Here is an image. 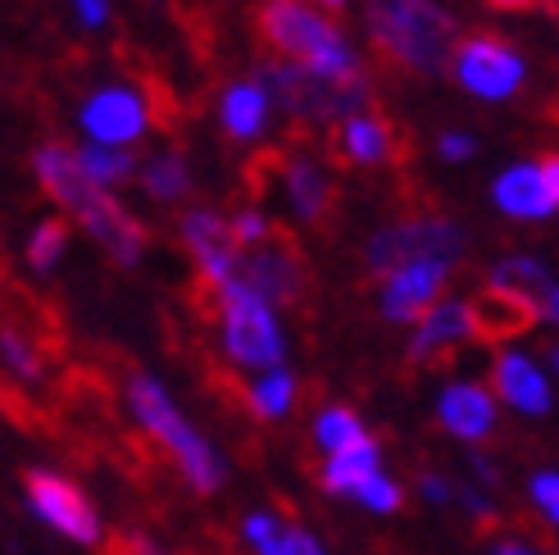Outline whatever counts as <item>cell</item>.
I'll use <instances>...</instances> for the list:
<instances>
[{
	"label": "cell",
	"mask_w": 559,
	"mask_h": 555,
	"mask_svg": "<svg viewBox=\"0 0 559 555\" xmlns=\"http://www.w3.org/2000/svg\"><path fill=\"white\" fill-rule=\"evenodd\" d=\"M369 33L373 46L396 69L441 73L455 46V19L437 0H369Z\"/></svg>",
	"instance_id": "cell-1"
},
{
	"label": "cell",
	"mask_w": 559,
	"mask_h": 555,
	"mask_svg": "<svg viewBox=\"0 0 559 555\" xmlns=\"http://www.w3.org/2000/svg\"><path fill=\"white\" fill-rule=\"evenodd\" d=\"M255 27L283 60H292L300 69H314L328 78L359 73V55L350 50V42L323 14L300 5V0H264L255 10Z\"/></svg>",
	"instance_id": "cell-2"
},
{
	"label": "cell",
	"mask_w": 559,
	"mask_h": 555,
	"mask_svg": "<svg viewBox=\"0 0 559 555\" xmlns=\"http://www.w3.org/2000/svg\"><path fill=\"white\" fill-rule=\"evenodd\" d=\"M128 405L136 414V424H142L164 451H169V460L178 464V474L195 492H214L223 483L218 456L210 451V441L182 420V410L174 405L169 392H164V382H155L151 374H132L128 378Z\"/></svg>",
	"instance_id": "cell-3"
},
{
	"label": "cell",
	"mask_w": 559,
	"mask_h": 555,
	"mask_svg": "<svg viewBox=\"0 0 559 555\" xmlns=\"http://www.w3.org/2000/svg\"><path fill=\"white\" fill-rule=\"evenodd\" d=\"M260 82L287 115H296L305 123H337V119H350L369 105V78L365 73L328 78V73H314V69H300L292 60H283V64L273 60V64H264Z\"/></svg>",
	"instance_id": "cell-4"
},
{
	"label": "cell",
	"mask_w": 559,
	"mask_h": 555,
	"mask_svg": "<svg viewBox=\"0 0 559 555\" xmlns=\"http://www.w3.org/2000/svg\"><path fill=\"white\" fill-rule=\"evenodd\" d=\"M460 256H464V228L451 224V219H441V214H424V210L386 224L365 246V264L382 278L405 269V264H428V260L455 269Z\"/></svg>",
	"instance_id": "cell-5"
},
{
	"label": "cell",
	"mask_w": 559,
	"mask_h": 555,
	"mask_svg": "<svg viewBox=\"0 0 559 555\" xmlns=\"http://www.w3.org/2000/svg\"><path fill=\"white\" fill-rule=\"evenodd\" d=\"M228 283L246 287L250 296H260L269 305H300L305 287H310V264H305L296 233L283 224H269V233L260 241L241 246Z\"/></svg>",
	"instance_id": "cell-6"
},
{
	"label": "cell",
	"mask_w": 559,
	"mask_h": 555,
	"mask_svg": "<svg viewBox=\"0 0 559 555\" xmlns=\"http://www.w3.org/2000/svg\"><path fill=\"white\" fill-rule=\"evenodd\" d=\"M218 319H223V346H228V355L237 359V365H246V369H283L287 342H283V328H277V319L269 310V300L250 296L237 283H223Z\"/></svg>",
	"instance_id": "cell-7"
},
{
	"label": "cell",
	"mask_w": 559,
	"mask_h": 555,
	"mask_svg": "<svg viewBox=\"0 0 559 555\" xmlns=\"http://www.w3.org/2000/svg\"><path fill=\"white\" fill-rule=\"evenodd\" d=\"M455 78H460V87L473 92V96L506 101V96H514L523 87L527 64H523V55L510 42H500L491 33H478V37H464L455 46Z\"/></svg>",
	"instance_id": "cell-8"
},
{
	"label": "cell",
	"mask_w": 559,
	"mask_h": 555,
	"mask_svg": "<svg viewBox=\"0 0 559 555\" xmlns=\"http://www.w3.org/2000/svg\"><path fill=\"white\" fill-rule=\"evenodd\" d=\"M23 487H27V501H33V510L50 523L55 533H64V538H73L82 546L100 542V515H96V506L64 474H50V469H27Z\"/></svg>",
	"instance_id": "cell-9"
},
{
	"label": "cell",
	"mask_w": 559,
	"mask_h": 555,
	"mask_svg": "<svg viewBox=\"0 0 559 555\" xmlns=\"http://www.w3.org/2000/svg\"><path fill=\"white\" fill-rule=\"evenodd\" d=\"M33 169H37V182L46 187V197L55 201V205H64L78 224L87 219L96 205H100V197H105V187L100 182H92V174L82 169V160H78V151H69L64 142H46L37 155H33Z\"/></svg>",
	"instance_id": "cell-10"
},
{
	"label": "cell",
	"mask_w": 559,
	"mask_h": 555,
	"mask_svg": "<svg viewBox=\"0 0 559 555\" xmlns=\"http://www.w3.org/2000/svg\"><path fill=\"white\" fill-rule=\"evenodd\" d=\"M464 310H468V332L478 342H487V346L491 342H519L542 323V310L533 300H523V296L496 287V283L483 287V292H473L464 300Z\"/></svg>",
	"instance_id": "cell-11"
},
{
	"label": "cell",
	"mask_w": 559,
	"mask_h": 555,
	"mask_svg": "<svg viewBox=\"0 0 559 555\" xmlns=\"http://www.w3.org/2000/svg\"><path fill=\"white\" fill-rule=\"evenodd\" d=\"M178 228H182V241H187L195 269H201V278H210V283H218V287L228 283L233 269H237V256H241L233 219H223L214 210H187L178 219Z\"/></svg>",
	"instance_id": "cell-12"
},
{
	"label": "cell",
	"mask_w": 559,
	"mask_h": 555,
	"mask_svg": "<svg viewBox=\"0 0 559 555\" xmlns=\"http://www.w3.org/2000/svg\"><path fill=\"white\" fill-rule=\"evenodd\" d=\"M473 338L468 332V310L464 300H437L432 310L418 319L409 338V369H437L451 365V355Z\"/></svg>",
	"instance_id": "cell-13"
},
{
	"label": "cell",
	"mask_w": 559,
	"mask_h": 555,
	"mask_svg": "<svg viewBox=\"0 0 559 555\" xmlns=\"http://www.w3.org/2000/svg\"><path fill=\"white\" fill-rule=\"evenodd\" d=\"M82 128L100 146H128L146 132V101L128 87H105L82 105Z\"/></svg>",
	"instance_id": "cell-14"
},
{
	"label": "cell",
	"mask_w": 559,
	"mask_h": 555,
	"mask_svg": "<svg viewBox=\"0 0 559 555\" xmlns=\"http://www.w3.org/2000/svg\"><path fill=\"white\" fill-rule=\"evenodd\" d=\"M277 182H283L292 210L300 214V224L328 228L332 210H337V182L328 178V169H323L314 155L287 151V160H283V178H277Z\"/></svg>",
	"instance_id": "cell-15"
},
{
	"label": "cell",
	"mask_w": 559,
	"mask_h": 555,
	"mask_svg": "<svg viewBox=\"0 0 559 555\" xmlns=\"http://www.w3.org/2000/svg\"><path fill=\"white\" fill-rule=\"evenodd\" d=\"M445 278H451V264H405L396 273H386V287H382V315L391 323H409V319H424L432 305L445 292Z\"/></svg>",
	"instance_id": "cell-16"
},
{
	"label": "cell",
	"mask_w": 559,
	"mask_h": 555,
	"mask_svg": "<svg viewBox=\"0 0 559 555\" xmlns=\"http://www.w3.org/2000/svg\"><path fill=\"white\" fill-rule=\"evenodd\" d=\"M332 151H342L346 164H386V160H396L405 151V142H401L396 123H391L386 115H378V109H359V115L342 119V137H337Z\"/></svg>",
	"instance_id": "cell-17"
},
{
	"label": "cell",
	"mask_w": 559,
	"mask_h": 555,
	"mask_svg": "<svg viewBox=\"0 0 559 555\" xmlns=\"http://www.w3.org/2000/svg\"><path fill=\"white\" fill-rule=\"evenodd\" d=\"M491 387H496V397L514 405L519 414H550V405H555L546 374L527 355H500L491 365Z\"/></svg>",
	"instance_id": "cell-18"
},
{
	"label": "cell",
	"mask_w": 559,
	"mask_h": 555,
	"mask_svg": "<svg viewBox=\"0 0 559 555\" xmlns=\"http://www.w3.org/2000/svg\"><path fill=\"white\" fill-rule=\"evenodd\" d=\"M437 414H441V424L464 441H483L496 428V401L478 382H451L437 401Z\"/></svg>",
	"instance_id": "cell-19"
},
{
	"label": "cell",
	"mask_w": 559,
	"mask_h": 555,
	"mask_svg": "<svg viewBox=\"0 0 559 555\" xmlns=\"http://www.w3.org/2000/svg\"><path fill=\"white\" fill-rule=\"evenodd\" d=\"M491 197L510 219H550L555 214V197L546 187L542 164H514V169H506L496 178Z\"/></svg>",
	"instance_id": "cell-20"
},
{
	"label": "cell",
	"mask_w": 559,
	"mask_h": 555,
	"mask_svg": "<svg viewBox=\"0 0 559 555\" xmlns=\"http://www.w3.org/2000/svg\"><path fill=\"white\" fill-rule=\"evenodd\" d=\"M82 228H87L119 264H136V260H142V251H146V228L136 224V219L115 197H100V205L82 219Z\"/></svg>",
	"instance_id": "cell-21"
},
{
	"label": "cell",
	"mask_w": 559,
	"mask_h": 555,
	"mask_svg": "<svg viewBox=\"0 0 559 555\" xmlns=\"http://www.w3.org/2000/svg\"><path fill=\"white\" fill-rule=\"evenodd\" d=\"M269 87L264 82H228V92L218 96V119H223V132L233 142H255V137L269 128Z\"/></svg>",
	"instance_id": "cell-22"
},
{
	"label": "cell",
	"mask_w": 559,
	"mask_h": 555,
	"mask_svg": "<svg viewBox=\"0 0 559 555\" xmlns=\"http://www.w3.org/2000/svg\"><path fill=\"white\" fill-rule=\"evenodd\" d=\"M246 542L255 555H323V542L305 529L300 519H273V515H250L246 519Z\"/></svg>",
	"instance_id": "cell-23"
},
{
	"label": "cell",
	"mask_w": 559,
	"mask_h": 555,
	"mask_svg": "<svg viewBox=\"0 0 559 555\" xmlns=\"http://www.w3.org/2000/svg\"><path fill=\"white\" fill-rule=\"evenodd\" d=\"M378 464H382L378 441L365 437L359 447H346V451H337V456H328L319 483H323L328 492H346V496H355L369 479H378Z\"/></svg>",
	"instance_id": "cell-24"
},
{
	"label": "cell",
	"mask_w": 559,
	"mask_h": 555,
	"mask_svg": "<svg viewBox=\"0 0 559 555\" xmlns=\"http://www.w3.org/2000/svg\"><path fill=\"white\" fill-rule=\"evenodd\" d=\"M491 283L506 287V292H514V296H523V300H533L537 310H542V300L550 296L555 278H550V269H546L542 260H533V256H510V260H500V264L491 269Z\"/></svg>",
	"instance_id": "cell-25"
},
{
	"label": "cell",
	"mask_w": 559,
	"mask_h": 555,
	"mask_svg": "<svg viewBox=\"0 0 559 555\" xmlns=\"http://www.w3.org/2000/svg\"><path fill=\"white\" fill-rule=\"evenodd\" d=\"M142 187H146V197L155 201H178L191 191V169H187V160L178 151H164V155H151L142 164Z\"/></svg>",
	"instance_id": "cell-26"
},
{
	"label": "cell",
	"mask_w": 559,
	"mask_h": 555,
	"mask_svg": "<svg viewBox=\"0 0 559 555\" xmlns=\"http://www.w3.org/2000/svg\"><path fill=\"white\" fill-rule=\"evenodd\" d=\"M0 359H5L19 382H41V374H46V351L33 338H23L19 328H10V323L0 328Z\"/></svg>",
	"instance_id": "cell-27"
},
{
	"label": "cell",
	"mask_w": 559,
	"mask_h": 555,
	"mask_svg": "<svg viewBox=\"0 0 559 555\" xmlns=\"http://www.w3.org/2000/svg\"><path fill=\"white\" fill-rule=\"evenodd\" d=\"M314 437H319V447H323L328 456H337V451H346V447H359V441H365L369 433H365V424H359L355 410L328 405V410L319 414V424H314Z\"/></svg>",
	"instance_id": "cell-28"
},
{
	"label": "cell",
	"mask_w": 559,
	"mask_h": 555,
	"mask_svg": "<svg viewBox=\"0 0 559 555\" xmlns=\"http://www.w3.org/2000/svg\"><path fill=\"white\" fill-rule=\"evenodd\" d=\"M78 160H82V169L92 174V182H100V187H119V182H128L132 178V155L123 151V146H82L78 151Z\"/></svg>",
	"instance_id": "cell-29"
},
{
	"label": "cell",
	"mask_w": 559,
	"mask_h": 555,
	"mask_svg": "<svg viewBox=\"0 0 559 555\" xmlns=\"http://www.w3.org/2000/svg\"><path fill=\"white\" fill-rule=\"evenodd\" d=\"M292 401H296V378L287 369H269L250 387V405H255V414H264V420H283Z\"/></svg>",
	"instance_id": "cell-30"
},
{
	"label": "cell",
	"mask_w": 559,
	"mask_h": 555,
	"mask_svg": "<svg viewBox=\"0 0 559 555\" xmlns=\"http://www.w3.org/2000/svg\"><path fill=\"white\" fill-rule=\"evenodd\" d=\"M64 246H69V224L64 219H46V224L33 233V241H27V264H33L37 273H46V269L60 264Z\"/></svg>",
	"instance_id": "cell-31"
},
{
	"label": "cell",
	"mask_w": 559,
	"mask_h": 555,
	"mask_svg": "<svg viewBox=\"0 0 559 555\" xmlns=\"http://www.w3.org/2000/svg\"><path fill=\"white\" fill-rule=\"evenodd\" d=\"M359 501H365L369 510H378V515H391V510H401V501H405V492H401V483H391V479H369L365 487L355 492Z\"/></svg>",
	"instance_id": "cell-32"
},
{
	"label": "cell",
	"mask_w": 559,
	"mask_h": 555,
	"mask_svg": "<svg viewBox=\"0 0 559 555\" xmlns=\"http://www.w3.org/2000/svg\"><path fill=\"white\" fill-rule=\"evenodd\" d=\"M527 492H533L537 510L546 515V523H559V469H546V474H533V483H527Z\"/></svg>",
	"instance_id": "cell-33"
},
{
	"label": "cell",
	"mask_w": 559,
	"mask_h": 555,
	"mask_svg": "<svg viewBox=\"0 0 559 555\" xmlns=\"http://www.w3.org/2000/svg\"><path fill=\"white\" fill-rule=\"evenodd\" d=\"M437 151H441V160H455L460 164V160H468L473 151H478V142H473L468 132H445L441 142H437Z\"/></svg>",
	"instance_id": "cell-34"
},
{
	"label": "cell",
	"mask_w": 559,
	"mask_h": 555,
	"mask_svg": "<svg viewBox=\"0 0 559 555\" xmlns=\"http://www.w3.org/2000/svg\"><path fill=\"white\" fill-rule=\"evenodd\" d=\"M418 492H424L432 506L455 501V483H451V479H441V474H418Z\"/></svg>",
	"instance_id": "cell-35"
},
{
	"label": "cell",
	"mask_w": 559,
	"mask_h": 555,
	"mask_svg": "<svg viewBox=\"0 0 559 555\" xmlns=\"http://www.w3.org/2000/svg\"><path fill=\"white\" fill-rule=\"evenodd\" d=\"M491 555H542V546H533L523 533L519 538H491Z\"/></svg>",
	"instance_id": "cell-36"
},
{
	"label": "cell",
	"mask_w": 559,
	"mask_h": 555,
	"mask_svg": "<svg viewBox=\"0 0 559 555\" xmlns=\"http://www.w3.org/2000/svg\"><path fill=\"white\" fill-rule=\"evenodd\" d=\"M73 10H78V19L87 23V27H100L105 19H109V10H105V0H73Z\"/></svg>",
	"instance_id": "cell-37"
},
{
	"label": "cell",
	"mask_w": 559,
	"mask_h": 555,
	"mask_svg": "<svg viewBox=\"0 0 559 555\" xmlns=\"http://www.w3.org/2000/svg\"><path fill=\"white\" fill-rule=\"evenodd\" d=\"M542 174H546V187H550V197L559 205V155H546L542 160Z\"/></svg>",
	"instance_id": "cell-38"
},
{
	"label": "cell",
	"mask_w": 559,
	"mask_h": 555,
	"mask_svg": "<svg viewBox=\"0 0 559 555\" xmlns=\"http://www.w3.org/2000/svg\"><path fill=\"white\" fill-rule=\"evenodd\" d=\"M542 319H550V323L559 328V283H555V287H550V296L542 300Z\"/></svg>",
	"instance_id": "cell-39"
},
{
	"label": "cell",
	"mask_w": 559,
	"mask_h": 555,
	"mask_svg": "<svg viewBox=\"0 0 559 555\" xmlns=\"http://www.w3.org/2000/svg\"><path fill=\"white\" fill-rule=\"evenodd\" d=\"M487 5H496V10H533L537 0H487Z\"/></svg>",
	"instance_id": "cell-40"
},
{
	"label": "cell",
	"mask_w": 559,
	"mask_h": 555,
	"mask_svg": "<svg viewBox=\"0 0 559 555\" xmlns=\"http://www.w3.org/2000/svg\"><path fill=\"white\" fill-rule=\"evenodd\" d=\"M546 359H550V365L559 369V342H550V346H546Z\"/></svg>",
	"instance_id": "cell-41"
},
{
	"label": "cell",
	"mask_w": 559,
	"mask_h": 555,
	"mask_svg": "<svg viewBox=\"0 0 559 555\" xmlns=\"http://www.w3.org/2000/svg\"><path fill=\"white\" fill-rule=\"evenodd\" d=\"M323 5H346V0H323Z\"/></svg>",
	"instance_id": "cell-42"
}]
</instances>
